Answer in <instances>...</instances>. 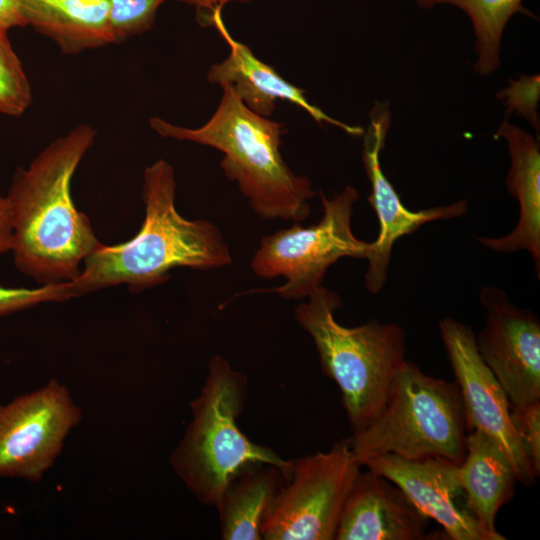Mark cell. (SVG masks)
Wrapping results in <instances>:
<instances>
[{
    "label": "cell",
    "mask_w": 540,
    "mask_h": 540,
    "mask_svg": "<svg viewBox=\"0 0 540 540\" xmlns=\"http://www.w3.org/2000/svg\"><path fill=\"white\" fill-rule=\"evenodd\" d=\"M12 223L9 202L6 196L0 195V255L11 251Z\"/></svg>",
    "instance_id": "4316f807"
},
{
    "label": "cell",
    "mask_w": 540,
    "mask_h": 540,
    "mask_svg": "<svg viewBox=\"0 0 540 540\" xmlns=\"http://www.w3.org/2000/svg\"><path fill=\"white\" fill-rule=\"evenodd\" d=\"M362 467L395 483L415 506L443 528L451 540H506L485 529L468 506L458 467L448 459H405L381 454L362 461Z\"/></svg>",
    "instance_id": "4fadbf2b"
},
{
    "label": "cell",
    "mask_w": 540,
    "mask_h": 540,
    "mask_svg": "<svg viewBox=\"0 0 540 540\" xmlns=\"http://www.w3.org/2000/svg\"><path fill=\"white\" fill-rule=\"evenodd\" d=\"M173 166L159 159L144 169L145 217L130 240L101 244L69 282L71 298L124 284L132 293L159 286L177 267L211 270L228 266L232 256L219 228L208 220H189L176 209Z\"/></svg>",
    "instance_id": "7a4b0ae2"
},
{
    "label": "cell",
    "mask_w": 540,
    "mask_h": 540,
    "mask_svg": "<svg viewBox=\"0 0 540 540\" xmlns=\"http://www.w3.org/2000/svg\"><path fill=\"white\" fill-rule=\"evenodd\" d=\"M30 82L21 60L0 27V114L20 117L32 104Z\"/></svg>",
    "instance_id": "44dd1931"
},
{
    "label": "cell",
    "mask_w": 540,
    "mask_h": 540,
    "mask_svg": "<svg viewBox=\"0 0 540 540\" xmlns=\"http://www.w3.org/2000/svg\"><path fill=\"white\" fill-rule=\"evenodd\" d=\"M323 216L309 227L295 222L261 239L251 260L252 271L260 278L283 277L278 287L251 290L248 293H276L285 299L307 298L322 285L328 268L343 257L365 259L370 242L358 239L351 226L359 193L346 186L327 198L319 192Z\"/></svg>",
    "instance_id": "52a82bcc"
},
{
    "label": "cell",
    "mask_w": 540,
    "mask_h": 540,
    "mask_svg": "<svg viewBox=\"0 0 540 540\" xmlns=\"http://www.w3.org/2000/svg\"><path fill=\"white\" fill-rule=\"evenodd\" d=\"M361 465L350 439L326 452L293 460L290 478L280 488L261 525L265 540H333L340 513Z\"/></svg>",
    "instance_id": "ba28073f"
},
{
    "label": "cell",
    "mask_w": 540,
    "mask_h": 540,
    "mask_svg": "<svg viewBox=\"0 0 540 540\" xmlns=\"http://www.w3.org/2000/svg\"><path fill=\"white\" fill-rule=\"evenodd\" d=\"M96 130L79 124L51 141L15 171L6 195L11 253L16 269L39 285L71 282L102 243L73 201V176L92 147Z\"/></svg>",
    "instance_id": "6da1fadb"
},
{
    "label": "cell",
    "mask_w": 540,
    "mask_h": 540,
    "mask_svg": "<svg viewBox=\"0 0 540 540\" xmlns=\"http://www.w3.org/2000/svg\"><path fill=\"white\" fill-rule=\"evenodd\" d=\"M247 386L243 372L233 369L224 357L213 356L204 385L190 404L193 418L170 456L175 473L206 506L215 507L227 485L256 465H272L286 481L290 478L293 460L255 443L237 424Z\"/></svg>",
    "instance_id": "277c9868"
},
{
    "label": "cell",
    "mask_w": 540,
    "mask_h": 540,
    "mask_svg": "<svg viewBox=\"0 0 540 540\" xmlns=\"http://www.w3.org/2000/svg\"><path fill=\"white\" fill-rule=\"evenodd\" d=\"M286 479L268 464L256 465L236 476L215 508L224 540H260L261 525Z\"/></svg>",
    "instance_id": "d6986e66"
},
{
    "label": "cell",
    "mask_w": 540,
    "mask_h": 540,
    "mask_svg": "<svg viewBox=\"0 0 540 540\" xmlns=\"http://www.w3.org/2000/svg\"><path fill=\"white\" fill-rule=\"evenodd\" d=\"M69 282L36 288H8L0 285V316L19 312L41 303L70 300Z\"/></svg>",
    "instance_id": "d4e9b609"
},
{
    "label": "cell",
    "mask_w": 540,
    "mask_h": 540,
    "mask_svg": "<svg viewBox=\"0 0 540 540\" xmlns=\"http://www.w3.org/2000/svg\"><path fill=\"white\" fill-rule=\"evenodd\" d=\"M515 434L536 478L540 475V400L511 407Z\"/></svg>",
    "instance_id": "cb8c5ba5"
},
{
    "label": "cell",
    "mask_w": 540,
    "mask_h": 540,
    "mask_svg": "<svg viewBox=\"0 0 540 540\" xmlns=\"http://www.w3.org/2000/svg\"><path fill=\"white\" fill-rule=\"evenodd\" d=\"M495 138L507 142L510 167L506 186L518 200L519 219L514 229L502 237H477L484 247L513 254L525 250L531 255L540 277V144L532 134L504 120Z\"/></svg>",
    "instance_id": "2e32d148"
},
{
    "label": "cell",
    "mask_w": 540,
    "mask_h": 540,
    "mask_svg": "<svg viewBox=\"0 0 540 540\" xmlns=\"http://www.w3.org/2000/svg\"><path fill=\"white\" fill-rule=\"evenodd\" d=\"M167 0H109L108 20L115 44L150 31Z\"/></svg>",
    "instance_id": "7402d4cb"
},
{
    "label": "cell",
    "mask_w": 540,
    "mask_h": 540,
    "mask_svg": "<svg viewBox=\"0 0 540 540\" xmlns=\"http://www.w3.org/2000/svg\"><path fill=\"white\" fill-rule=\"evenodd\" d=\"M214 26L229 47L228 57L213 64L207 80L221 87L230 86L241 101L256 114L270 118L277 100L287 101L305 110L319 125L335 126L352 136L364 134L359 126H352L332 118L305 96V91L285 80L274 67L258 59L245 44L232 37L222 19V13L212 17Z\"/></svg>",
    "instance_id": "9a60e30c"
},
{
    "label": "cell",
    "mask_w": 540,
    "mask_h": 540,
    "mask_svg": "<svg viewBox=\"0 0 540 540\" xmlns=\"http://www.w3.org/2000/svg\"><path fill=\"white\" fill-rule=\"evenodd\" d=\"M496 97L505 104V120L512 113L525 119L539 134L540 117V76L539 74L521 75L518 79H509L507 86Z\"/></svg>",
    "instance_id": "603a6c76"
},
{
    "label": "cell",
    "mask_w": 540,
    "mask_h": 540,
    "mask_svg": "<svg viewBox=\"0 0 540 540\" xmlns=\"http://www.w3.org/2000/svg\"><path fill=\"white\" fill-rule=\"evenodd\" d=\"M418 7L452 5L469 17L476 38L477 58L474 70L488 76L500 66L501 39L508 21L515 14L535 16L523 6V0H416Z\"/></svg>",
    "instance_id": "ffe728a7"
},
{
    "label": "cell",
    "mask_w": 540,
    "mask_h": 540,
    "mask_svg": "<svg viewBox=\"0 0 540 540\" xmlns=\"http://www.w3.org/2000/svg\"><path fill=\"white\" fill-rule=\"evenodd\" d=\"M307 298L295 308V318L313 339L322 372L338 385L355 434L378 414L406 360L405 332L396 323L376 319L356 327L339 324L334 313L341 299L323 285Z\"/></svg>",
    "instance_id": "5b68a950"
},
{
    "label": "cell",
    "mask_w": 540,
    "mask_h": 540,
    "mask_svg": "<svg viewBox=\"0 0 540 540\" xmlns=\"http://www.w3.org/2000/svg\"><path fill=\"white\" fill-rule=\"evenodd\" d=\"M195 7L197 21L202 26L211 27L212 17L216 12H222L223 7L230 2L247 3L251 0H176Z\"/></svg>",
    "instance_id": "484cf974"
},
{
    "label": "cell",
    "mask_w": 540,
    "mask_h": 540,
    "mask_svg": "<svg viewBox=\"0 0 540 540\" xmlns=\"http://www.w3.org/2000/svg\"><path fill=\"white\" fill-rule=\"evenodd\" d=\"M460 484L469 508L492 533L499 509L514 495L516 473L499 443L479 430L468 432L466 455L458 467Z\"/></svg>",
    "instance_id": "ac0fdd59"
},
{
    "label": "cell",
    "mask_w": 540,
    "mask_h": 540,
    "mask_svg": "<svg viewBox=\"0 0 540 540\" xmlns=\"http://www.w3.org/2000/svg\"><path fill=\"white\" fill-rule=\"evenodd\" d=\"M467 434L457 383L428 375L405 360L378 414L350 441L360 465L381 454L410 460L441 457L460 465Z\"/></svg>",
    "instance_id": "8992f818"
},
{
    "label": "cell",
    "mask_w": 540,
    "mask_h": 540,
    "mask_svg": "<svg viewBox=\"0 0 540 540\" xmlns=\"http://www.w3.org/2000/svg\"><path fill=\"white\" fill-rule=\"evenodd\" d=\"M20 12L37 33L67 55L115 44L109 0H20Z\"/></svg>",
    "instance_id": "e0dca14e"
},
{
    "label": "cell",
    "mask_w": 540,
    "mask_h": 540,
    "mask_svg": "<svg viewBox=\"0 0 540 540\" xmlns=\"http://www.w3.org/2000/svg\"><path fill=\"white\" fill-rule=\"evenodd\" d=\"M81 419L65 386L55 380L0 406V476L39 481Z\"/></svg>",
    "instance_id": "9c48e42d"
},
{
    "label": "cell",
    "mask_w": 540,
    "mask_h": 540,
    "mask_svg": "<svg viewBox=\"0 0 540 540\" xmlns=\"http://www.w3.org/2000/svg\"><path fill=\"white\" fill-rule=\"evenodd\" d=\"M369 118L362 160L371 183L372 190L368 202L377 215L379 234L374 242H370L365 257L368 267L364 282L371 294H377L386 283L392 248L398 239L411 234L426 223L461 217L467 213L468 204L467 200L461 199L449 205L419 211L409 210L384 174L380 163V153L391 125L389 103L375 101Z\"/></svg>",
    "instance_id": "7c38bea8"
},
{
    "label": "cell",
    "mask_w": 540,
    "mask_h": 540,
    "mask_svg": "<svg viewBox=\"0 0 540 540\" xmlns=\"http://www.w3.org/2000/svg\"><path fill=\"white\" fill-rule=\"evenodd\" d=\"M211 118L198 128L153 116L150 127L161 137L190 141L219 150L220 167L235 182L253 212L263 220H305L315 196L307 176L294 173L280 152L282 123L250 110L230 86H223Z\"/></svg>",
    "instance_id": "3957f363"
},
{
    "label": "cell",
    "mask_w": 540,
    "mask_h": 540,
    "mask_svg": "<svg viewBox=\"0 0 540 540\" xmlns=\"http://www.w3.org/2000/svg\"><path fill=\"white\" fill-rule=\"evenodd\" d=\"M0 27L7 30L26 27L20 12V0H0Z\"/></svg>",
    "instance_id": "83f0119b"
},
{
    "label": "cell",
    "mask_w": 540,
    "mask_h": 540,
    "mask_svg": "<svg viewBox=\"0 0 540 540\" xmlns=\"http://www.w3.org/2000/svg\"><path fill=\"white\" fill-rule=\"evenodd\" d=\"M485 324L476 336L478 353L504 389L511 407L540 400V321L516 306L506 292H480Z\"/></svg>",
    "instance_id": "8fae6325"
},
{
    "label": "cell",
    "mask_w": 540,
    "mask_h": 540,
    "mask_svg": "<svg viewBox=\"0 0 540 540\" xmlns=\"http://www.w3.org/2000/svg\"><path fill=\"white\" fill-rule=\"evenodd\" d=\"M430 519L395 483L360 472L342 507L335 540H423Z\"/></svg>",
    "instance_id": "5bb4252c"
},
{
    "label": "cell",
    "mask_w": 540,
    "mask_h": 540,
    "mask_svg": "<svg viewBox=\"0 0 540 540\" xmlns=\"http://www.w3.org/2000/svg\"><path fill=\"white\" fill-rule=\"evenodd\" d=\"M439 330L466 417L467 431L479 430L494 438L508 457L519 482L532 485L537 479L513 429L509 399L485 364L473 330L452 318L439 322Z\"/></svg>",
    "instance_id": "30bf717a"
}]
</instances>
